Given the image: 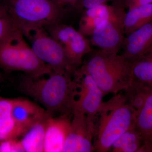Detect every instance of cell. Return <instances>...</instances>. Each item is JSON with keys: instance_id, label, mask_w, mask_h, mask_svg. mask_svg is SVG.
<instances>
[{"instance_id": "obj_14", "label": "cell", "mask_w": 152, "mask_h": 152, "mask_svg": "<svg viewBox=\"0 0 152 152\" xmlns=\"http://www.w3.org/2000/svg\"><path fill=\"white\" fill-rule=\"evenodd\" d=\"M135 126L143 140L140 152H152V88L143 104L136 112Z\"/></svg>"}, {"instance_id": "obj_11", "label": "cell", "mask_w": 152, "mask_h": 152, "mask_svg": "<svg viewBox=\"0 0 152 152\" xmlns=\"http://www.w3.org/2000/svg\"><path fill=\"white\" fill-rule=\"evenodd\" d=\"M152 45V20L126 35L122 55L134 63L141 58Z\"/></svg>"}, {"instance_id": "obj_13", "label": "cell", "mask_w": 152, "mask_h": 152, "mask_svg": "<svg viewBox=\"0 0 152 152\" xmlns=\"http://www.w3.org/2000/svg\"><path fill=\"white\" fill-rule=\"evenodd\" d=\"M46 112L45 109L28 100L12 99L11 116L22 135Z\"/></svg>"}, {"instance_id": "obj_25", "label": "cell", "mask_w": 152, "mask_h": 152, "mask_svg": "<svg viewBox=\"0 0 152 152\" xmlns=\"http://www.w3.org/2000/svg\"><path fill=\"white\" fill-rule=\"evenodd\" d=\"M57 5L64 11L68 8L77 7L80 0H54Z\"/></svg>"}, {"instance_id": "obj_15", "label": "cell", "mask_w": 152, "mask_h": 152, "mask_svg": "<svg viewBox=\"0 0 152 152\" xmlns=\"http://www.w3.org/2000/svg\"><path fill=\"white\" fill-rule=\"evenodd\" d=\"M53 116L48 111L33 124L20 141L23 152H44V140L48 120Z\"/></svg>"}, {"instance_id": "obj_10", "label": "cell", "mask_w": 152, "mask_h": 152, "mask_svg": "<svg viewBox=\"0 0 152 152\" xmlns=\"http://www.w3.org/2000/svg\"><path fill=\"white\" fill-rule=\"evenodd\" d=\"M125 14L122 9L117 8L109 18L99 24L90 36L92 44L100 50L118 53L125 38Z\"/></svg>"}, {"instance_id": "obj_18", "label": "cell", "mask_w": 152, "mask_h": 152, "mask_svg": "<svg viewBox=\"0 0 152 152\" xmlns=\"http://www.w3.org/2000/svg\"><path fill=\"white\" fill-rule=\"evenodd\" d=\"M12 99L0 97V141L21 136L11 116Z\"/></svg>"}, {"instance_id": "obj_2", "label": "cell", "mask_w": 152, "mask_h": 152, "mask_svg": "<svg viewBox=\"0 0 152 152\" xmlns=\"http://www.w3.org/2000/svg\"><path fill=\"white\" fill-rule=\"evenodd\" d=\"M81 66L104 95L124 91L132 81V63L118 53L92 51Z\"/></svg>"}, {"instance_id": "obj_6", "label": "cell", "mask_w": 152, "mask_h": 152, "mask_svg": "<svg viewBox=\"0 0 152 152\" xmlns=\"http://www.w3.org/2000/svg\"><path fill=\"white\" fill-rule=\"evenodd\" d=\"M19 29L29 42L38 58L49 66L53 72L73 73L76 70L69 62L62 47L45 28L31 26Z\"/></svg>"}, {"instance_id": "obj_7", "label": "cell", "mask_w": 152, "mask_h": 152, "mask_svg": "<svg viewBox=\"0 0 152 152\" xmlns=\"http://www.w3.org/2000/svg\"><path fill=\"white\" fill-rule=\"evenodd\" d=\"M44 28L62 47L74 69L82 65L84 57L92 51L86 36L71 26L60 22Z\"/></svg>"}, {"instance_id": "obj_16", "label": "cell", "mask_w": 152, "mask_h": 152, "mask_svg": "<svg viewBox=\"0 0 152 152\" xmlns=\"http://www.w3.org/2000/svg\"><path fill=\"white\" fill-rule=\"evenodd\" d=\"M116 8L104 4L86 9L80 20L79 31L86 37L91 36L95 28L109 18Z\"/></svg>"}, {"instance_id": "obj_17", "label": "cell", "mask_w": 152, "mask_h": 152, "mask_svg": "<svg viewBox=\"0 0 152 152\" xmlns=\"http://www.w3.org/2000/svg\"><path fill=\"white\" fill-rule=\"evenodd\" d=\"M152 20V3L129 9L124 18L125 34H129Z\"/></svg>"}, {"instance_id": "obj_9", "label": "cell", "mask_w": 152, "mask_h": 152, "mask_svg": "<svg viewBox=\"0 0 152 152\" xmlns=\"http://www.w3.org/2000/svg\"><path fill=\"white\" fill-rule=\"evenodd\" d=\"M74 76L77 80V88L72 110L77 109L95 118L103 102L105 95L81 66L75 71Z\"/></svg>"}, {"instance_id": "obj_12", "label": "cell", "mask_w": 152, "mask_h": 152, "mask_svg": "<svg viewBox=\"0 0 152 152\" xmlns=\"http://www.w3.org/2000/svg\"><path fill=\"white\" fill-rule=\"evenodd\" d=\"M72 116L61 114L59 117L49 118L44 140V152H62Z\"/></svg>"}, {"instance_id": "obj_21", "label": "cell", "mask_w": 152, "mask_h": 152, "mask_svg": "<svg viewBox=\"0 0 152 152\" xmlns=\"http://www.w3.org/2000/svg\"><path fill=\"white\" fill-rule=\"evenodd\" d=\"M133 80L152 84V55L143 57L132 63Z\"/></svg>"}, {"instance_id": "obj_3", "label": "cell", "mask_w": 152, "mask_h": 152, "mask_svg": "<svg viewBox=\"0 0 152 152\" xmlns=\"http://www.w3.org/2000/svg\"><path fill=\"white\" fill-rule=\"evenodd\" d=\"M94 151L108 152L114 142L135 126L136 111L124 94L118 93L103 102L98 111Z\"/></svg>"}, {"instance_id": "obj_20", "label": "cell", "mask_w": 152, "mask_h": 152, "mask_svg": "<svg viewBox=\"0 0 152 152\" xmlns=\"http://www.w3.org/2000/svg\"><path fill=\"white\" fill-rule=\"evenodd\" d=\"M152 88V84L133 80L131 84L124 91V94L136 112L143 104Z\"/></svg>"}, {"instance_id": "obj_5", "label": "cell", "mask_w": 152, "mask_h": 152, "mask_svg": "<svg viewBox=\"0 0 152 152\" xmlns=\"http://www.w3.org/2000/svg\"><path fill=\"white\" fill-rule=\"evenodd\" d=\"M17 27H45L60 23L64 11L54 0H0Z\"/></svg>"}, {"instance_id": "obj_1", "label": "cell", "mask_w": 152, "mask_h": 152, "mask_svg": "<svg viewBox=\"0 0 152 152\" xmlns=\"http://www.w3.org/2000/svg\"><path fill=\"white\" fill-rule=\"evenodd\" d=\"M47 78H32L26 76L19 85L22 93L39 102L49 113L72 116L77 82L73 73L53 72Z\"/></svg>"}, {"instance_id": "obj_8", "label": "cell", "mask_w": 152, "mask_h": 152, "mask_svg": "<svg viewBox=\"0 0 152 152\" xmlns=\"http://www.w3.org/2000/svg\"><path fill=\"white\" fill-rule=\"evenodd\" d=\"M94 118L77 109H73L70 125L62 152L94 151Z\"/></svg>"}, {"instance_id": "obj_28", "label": "cell", "mask_w": 152, "mask_h": 152, "mask_svg": "<svg viewBox=\"0 0 152 152\" xmlns=\"http://www.w3.org/2000/svg\"><path fill=\"white\" fill-rule=\"evenodd\" d=\"M2 80V75H1V73H0V82L1 81V80Z\"/></svg>"}, {"instance_id": "obj_26", "label": "cell", "mask_w": 152, "mask_h": 152, "mask_svg": "<svg viewBox=\"0 0 152 152\" xmlns=\"http://www.w3.org/2000/svg\"><path fill=\"white\" fill-rule=\"evenodd\" d=\"M151 3L152 0H127L126 1L127 5L129 9Z\"/></svg>"}, {"instance_id": "obj_27", "label": "cell", "mask_w": 152, "mask_h": 152, "mask_svg": "<svg viewBox=\"0 0 152 152\" xmlns=\"http://www.w3.org/2000/svg\"><path fill=\"white\" fill-rule=\"evenodd\" d=\"M151 55H152V45L151 46V47L148 50V52H147L146 54L144 56H151Z\"/></svg>"}, {"instance_id": "obj_23", "label": "cell", "mask_w": 152, "mask_h": 152, "mask_svg": "<svg viewBox=\"0 0 152 152\" xmlns=\"http://www.w3.org/2000/svg\"><path fill=\"white\" fill-rule=\"evenodd\" d=\"M23 152L20 141L9 139L0 141V152Z\"/></svg>"}, {"instance_id": "obj_4", "label": "cell", "mask_w": 152, "mask_h": 152, "mask_svg": "<svg viewBox=\"0 0 152 152\" xmlns=\"http://www.w3.org/2000/svg\"><path fill=\"white\" fill-rule=\"evenodd\" d=\"M0 68L7 72H23L34 79L48 75L53 71L38 58L18 28L0 42Z\"/></svg>"}, {"instance_id": "obj_19", "label": "cell", "mask_w": 152, "mask_h": 152, "mask_svg": "<svg viewBox=\"0 0 152 152\" xmlns=\"http://www.w3.org/2000/svg\"><path fill=\"white\" fill-rule=\"evenodd\" d=\"M142 139L135 126L129 129L114 142L111 149L114 152H140Z\"/></svg>"}, {"instance_id": "obj_24", "label": "cell", "mask_w": 152, "mask_h": 152, "mask_svg": "<svg viewBox=\"0 0 152 152\" xmlns=\"http://www.w3.org/2000/svg\"><path fill=\"white\" fill-rule=\"evenodd\" d=\"M107 0H80L77 7L86 9L104 4Z\"/></svg>"}, {"instance_id": "obj_22", "label": "cell", "mask_w": 152, "mask_h": 152, "mask_svg": "<svg viewBox=\"0 0 152 152\" xmlns=\"http://www.w3.org/2000/svg\"><path fill=\"white\" fill-rule=\"evenodd\" d=\"M17 28L7 9L0 3V42Z\"/></svg>"}]
</instances>
